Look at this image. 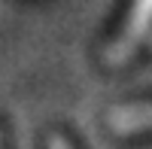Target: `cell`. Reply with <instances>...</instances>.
<instances>
[{"instance_id": "cell-1", "label": "cell", "mask_w": 152, "mask_h": 149, "mask_svg": "<svg viewBox=\"0 0 152 149\" xmlns=\"http://www.w3.org/2000/svg\"><path fill=\"white\" fill-rule=\"evenodd\" d=\"M149 31H152V0H131V9L122 21L116 40L104 52V64L107 67H125L137 55V49L143 46Z\"/></svg>"}, {"instance_id": "cell-2", "label": "cell", "mask_w": 152, "mask_h": 149, "mask_svg": "<svg viewBox=\"0 0 152 149\" xmlns=\"http://www.w3.org/2000/svg\"><path fill=\"white\" fill-rule=\"evenodd\" d=\"M107 122H110V128L116 131V134H122V137L152 131V101H146V104H125V107H116V110L107 116Z\"/></svg>"}]
</instances>
